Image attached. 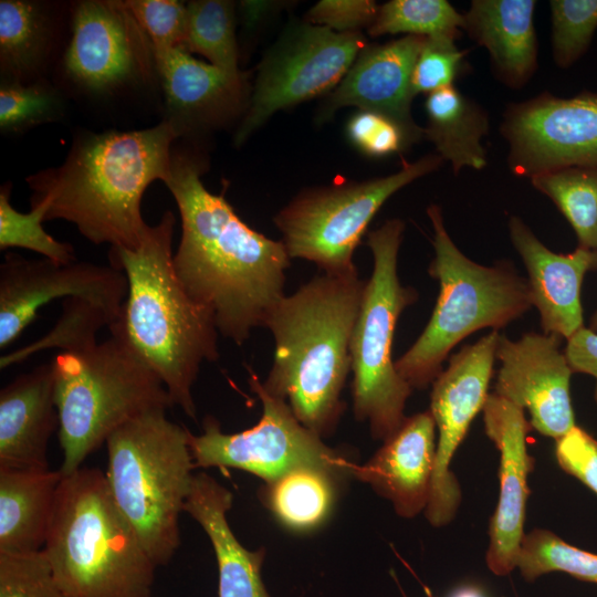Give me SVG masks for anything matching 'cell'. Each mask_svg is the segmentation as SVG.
I'll return each mask as SVG.
<instances>
[{
	"label": "cell",
	"mask_w": 597,
	"mask_h": 597,
	"mask_svg": "<svg viewBox=\"0 0 597 597\" xmlns=\"http://www.w3.org/2000/svg\"><path fill=\"white\" fill-rule=\"evenodd\" d=\"M509 233L525 265L543 333L569 339L584 327L580 289L585 274L597 271V250L578 245L568 254L555 253L516 216L510 217Z\"/></svg>",
	"instance_id": "cell-20"
},
{
	"label": "cell",
	"mask_w": 597,
	"mask_h": 597,
	"mask_svg": "<svg viewBox=\"0 0 597 597\" xmlns=\"http://www.w3.org/2000/svg\"><path fill=\"white\" fill-rule=\"evenodd\" d=\"M279 2L274 1H241L240 12L247 31H252L275 11Z\"/></svg>",
	"instance_id": "cell-45"
},
{
	"label": "cell",
	"mask_w": 597,
	"mask_h": 597,
	"mask_svg": "<svg viewBox=\"0 0 597 597\" xmlns=\"http://www.w3.org/2000/svg\"><path fill=\"white\" fill-rule=\"evenodd\" d=\"M124 4L148 35L155 60L181 46L187 29V4L176 0H126Z\"/></svg>",
	"instance_id": "cell-39"
},
{
	"label": "cell",
	"mask_w": 597,
	"mask_h": 597,
	"mask_svg": "<svg viewBox=\"0 0 597 597\" xmlns=\"http://www.w3.org/2000/svg\"><path fill=\"white\" fill-rule=\"evenodd\" d=\"M0 597H67L59 586L43 549L0 553Z\"/></svg>",
	"instance_id": "cell-38"
},
{
	"label": "cell",
	"mask_w": 597,
	"mask_h": 597,
	"mask_svg": "<svg viewBox=\"0 0 597 597\" xmlns=\"http://www.w3.org/2000/svg\"><path fill=\"white\" fill-rule=\"evenodd\" d=\"M62 478L60 470L0 467V553L43 549Z\"/></svg>",
	"instance_id": "cell-26"
},
{
	"label": "cell",
	"mask_w": 597,
	"mask_h": 597,
	"mask_svg": "<svg viewBox=\"0 0 597 597\" xmlns=\"http://www.w3.org/2000/svg\"><path fill=\"white\" fill-rule=\"evenodd\" d=\"M484 430L500 452L498 505L490 520L486 565L498 576L517 568L524 533L525 506L530 494L527 478L534 468L526 436L532 426L524 409L489 394L483 407Z\"/></svg>",
	"instance_id": "cell-18"
},
{
	"label": "cell",
	"mask_w": 597,
	"mask_h": 597,
	"mask_svg": "<svg viewBox=\"0 0 597 597\" xmlns=\"http://www.w3.org/2000/svg\"><path fill=\"white\" fill-rule=\"evenodd\" d=\"M468 597V596H467Z\"/></svg>",
	"instance_id": "cell-47"
},
{
	"label": "cell",
	"mask_w": 597,
	"mask_h": 597,
	"mask_svg": "<svg viewBox=\"0 0 597 597\" xmlns=\"http://www.w3.org/2000/svg\"><path fill=\"white\" fill-rule=\"evenodd\" d=\"M178 136L168 119L139 130L83 134L61 166L27 179L31 205L46 203L45 221L72 222L95 244L134 250L148 229L143 195L153 181L168 180Z\"/></svg>",
	"instance_id": "cell-2"
},
{
	"label": "cell",
	"mask_w": 597,
	"mask_h": 597,
	"mask_svg": "<svg viewBox=\"0 0 597 597\" xmlns=\"http://www.w3.org/2000/svg\"><path fill=\"white\" fill-rule=\"evenodd\" d=\"M436 449L431 412L406 417L366 463L356 464L354 478L389 500L398 515L415 517L429 501Z\"/></svg>",
	"instance_id": "cell-21"
},
{
	"label": "cell",
	"mask_w": 597,
	"mask_h": 597,
	"mask_svg": "<svg viewBox=\"0 0 597 597\" xmlns=\"http://www.w3.org/2000/svg\"><path fill=\"white\" fill-rule=\"evenodd\" d=\"M443 159L428 154L388 176L305 190L273 218L291 259L315 263L323 273L356 272L353 255L381 206L398 190L437 170Z\"/></svg>",
	"instance_id": "cell-10"
},
{
	"label": "cell",
	"mask_w": 597,
	"mask_h": 597,
	"mask_svg": "<svg viewBox=\"0 0 597 597\" xmlns=\"http://www.w3.org/2000/svg\"><path fill=\"white\" fill-rule=\"evenodd\" d=\"M405 223L394 218L368 232L374 258L350 341L353 409L367 421L374 439L385 440L406 419L405 407L412 388L398 374L392 342L400 314L418 300L398 276V253Z\"/></svg>",
	"instance_id": "cell-9"
},
{
	"label": "cell",
	"mask_w": 597,
	"mask_h": 597,
	"mask_svg": "<svg viewBox=\"0 0 597 597\" xmlns=\"http://www.w3.org/2000/svg\"><path fill=\"white\" fill-rule=\"evenodd\" d=\"M232 493L206 472L193 475L184 512L209 537L218 565V597H271L262 579L265 548L250 551L233 534L227 514Z\"/></svg>",
	"instance_id": "cell-24"
},
{
	"label": "cell",
	"mask_w": 597,
	"mask_h": 597,
	"mask_svg": "<svg viewBox=\"0 0 597 597\" xmlns=\"http://www.w3.org/2000/svg\"><path fill=\"white\" fill-rule=\"evenodd\" d=\"M427 214L434 249L428 273L438 281L439 294L427 326L395 362L412 389L432 384L450 352L465 337L483 328H503L532 307L526 279L511 262L485 266L472 261L447 232L441 208L431 205Z\"/></svg>",
	"instance_id": "cell-6"
},
{
	"label": "cell",
	"mask_w": 597,
	"mask_h": 597,
	"mask_svg": "<svg viewBox=\"0 0 597 597\" xmlns=\"http://www.w3.org/2000/svg\"><path fill=\"white\" fill-rule=\"evenodd\" d=\"M169 117L180 135L216 124L238 109L245 94L242 73L231 74L176 48L155 60Z\"/></svg>",
	"instance_id": "cell-23"
},
{
	"label": "cell",
	"mask_w": 597,
	"mask_h": 597,
	"mask_svg": "<svg viewBox=\"0 0 597 597\" xmlns=\"http://www.w3.org/2000/svg\"><path fill=\"white\" fill-rule=\"evenodd\" d=\"M202 167L190 154L171 157L165 185L181 219L174 269L190 297L212 313L219 334L242 345L285 296L291 258L283 241L243 222L223 192L206 189Z\"/></svg>",
	"instance_id": "cell-1"
},
{
	"label": "cell",
	"mask_w": 597,
	"mask_h": 597,
	"mask_svg": "<svg viewBox=\"0 0 597 597\" xmlns=\"http://www.w3.org/2000/svg\"><path fill=\"white\" fill-rule=\"evenodd\" d=\"M365 285L358 271L322 273L284 296L265 323L275 352L262 386L321 438L335 431L345 411L342 391Z\"/></svg>",
	"instance_id": "cell-4"
},
{
	"label": "cell",
	"mask_w": 597,
	"mask_h": 597,
	"mask_svg": "<svg viewBox=\"0 0 597 597\" xmlns=\"http://www.w3.org/2000/svg\"><path fill=\"white\" fill-rule=\"evenodd\" d=\"M51 363L62 475L83 467L85 459L128 420L172 406L158 375L117 336L81 353L60 352Z\"/></svg>",
	"instance_id": "cell-8"
},
{
	"label": "cell",
	"mask_w": 597,
	"mask_h": 597,
	"mask_svg": "<svg viewBox=\"0 0 597 597\" xmlns=\"http://www.w3.org/2000/svg\"><path fill=\"white\" fill-rule=\"evenodd\" d=\"M555 441V455L561 469L597 494V440L574 426Z\"/></svg>",
	"instance_id": "cell-42"
},
{
	"label": "cell",
	"mask_w": 597,
	"mask_h": 597,
	"mask_svg": "<svg viewBox=\"0 0 597 597\" xmlns=\"http://www.w3.org/2000/svg\"><path fill=\"white\" fill-rule=\"evenodd\" d=\"M463 14L446 0H391L379 7L368 28L371 36L406 35L460 36Z\"/></svg>",
	"instance_id": "cell-33"
},
{
	"label": "cell",
	"mask_w": 597,
	"mask_h": 597,
	"mask_svg": "<svg viewBox=\"0 0 597 597\" xmlns=\"http://www.w3.org/2000/svg\"><path fill=\"white\" fill-rule=\"evenodd\" d=\"M188 431L158 408L106 440L111 494L157 566L168 564L180 544L179 516L196 468Z\"/></svg>",
	"instance_id": "cell-7"
},
{
	"label": "cell",
	"mask_w": 597,
	"mask_h": 597,
	"mask_svg": "<svg viewBox=\"0 0 597 597\" xmlns=\"http://www.w3.org/2000/svg\"><path fill=\"white\" fill-rule=\"evenodd\" d=\"M517 568L527 582L552 572H563L577 579L597 584V554L570 545L543 528H535L524 535Z\"/></svg>",
	"instance_id": "cell-34"
},
{
	"label": "cell",
	"mask_w": 597,
	"mask_h": 597,
	"mask_svg": "<svg viewBox=\"0 0 597 597\" xmlns=\"http://www.w3.org/2000/svg\"><path fill=\"white\" fill-rule=\"evenodd\" d=\"M562 339L535 332L516 341L500 335L496 349L501 366L494 394L526 409L532 428L555 440L576 426L569 394L573 370Z\"/></svg>",
	"instance_id": "cell-17"
},
{
	"label": "cell",
	"mask_w": 597,
	"mask_h": 597,
	"mask_svg": "<svg viewBox=\"0 0 597 597\" xmlns=\"http://www.w3.org/2000/svg\"><path fill=\"white\" fill-rule=\"evenodd\" d=\"M346 133L350 143L368 156H387L410 146L399 125L369 111L355 113L346 125Z\"/></svg>",
	"instance_id": "cell-41"
},
{
	"label": "cell",
	"mask_w": 597,
	"mask_h": 597,
	"mask_svg": "<svg viewBox=\"0 0 597 597\" xmlns=\"http://www.w3.org/2000/svg\"><path fill=\"white\" fill-rule=\"evenodd\" d=\"M573 373L588 374L597 378V333L580 328L566 341L564 349Z\"/></svg>",
	"instance_id": "cell-44"
},
{
	"label": "cell",
	"mask_w": 597,
	"mask_h": 597,
	"mask_svg": "<svg viewBox=\"0 0 597 597\" xmlns=\"http://www.w3.org/2000/svg\"><path fill=\"white\" fill-rule=\"evenodd\" d=\"M366 46L360 32L301 24L259 67L252 97L234 135L240 146L273 114L332 91Z\"/></svg>",
	"instance_id": "cell-12"
},
{
	"label": "cell",
	"mask_w": 597,
	"mask_h": 597,
	"mask_svg": "<svg viewBox=\"0 0 597 597\" xmlns=\"http://www.w3.org/2000/svg\"><path fill=\"white\" fill-rule=\"evenodd\" d=\"M113 322V316L105 308L90 300L75 296L64 298L55 325L39 339L1 356L0 368L6 369L51 348L62 353L84 352L98 343V331L109 327Z\"/></svg>",
	"instance_id": "cell-31"
},
{
	"label": "cell",
	"mask_w": 597,
	"mask_h": 597,
	"mask_svg": "<svg viewBox=\"0 0 597 597\" xmlns=\"http://www.w3.org/2000/svg\"><path fill=\"white\" fill-rule=\"evenodd\" d=\"M379 7L373 0H322L306 13L308 23L339 33L370 27Z\"/></svg>",
	"instance_id": "cell-43"
},
{
	"label": "cell",
	"mask_w": 597,
	"mask_h": 597,
	"mask_svg": "<svg viewBox=\"0 0 597 597\" xmlns=\"http://www.w3.org/2000/svg\"><path fill=\"white\" fill-rule=\"evenodd\" d=\"M425 39L405 35L385 44L366 45L326 98L322 118L341 107L356 106L394 121L410 146L423 138V128L411 115V77Z\"/></svg>",
	"instance_id": "cell-19"
},
{
	"label": "cell",
	"mask_w": 597,
	"mask_h": 597,
	"mask_svg": "<svg viewBox=\"0 0 597 597\" xmlns=\"http://www.w3.org/2000/svg\"><path fill=\"white\" fill-rule=\"evenodd\" d=\"M552 50L558 67L567 69L588 50L597 30V0H551Z\"/></svg>",
	"instance_id": "cell-36"
},
{
	"label": "cell",
	"mask_w": 597,
	"mask_h": 597,
	"mask_svg": "<svg viewBox=\"0 0 597 597\" xmlns=\"http://www.w3.org/2000/svg\"><path fill=\"white\" fill-rule=\"evenodd\" d=\"M499 339V332L492 331L476 343L464 345L432 383L429 411L438 430V441L425 514L436 527L450 523L460 506L461 489L450 464L488 399Z\"/></svg>",
	"instance_id": "cell-14"
},
{
	"label": "cell",
	"mask_w": 597,
	"mask_h": 597,
	"mask_svg": "<svg viewBox=\"0 0 597 597\" xmlns=\"http://www.w3.org/2000/svg\"><path fill=\"white\" fill-rule=\"evenodd\" d=\"M31 207V211L27 213L19 212L10 203V186L1 188L0 249H28L60 264L76 261L74 249L70 243L57 241L43 229L48 205L39 202Z\"/></svg>",
	"instance_id": "cell-35"
},
{
	"label": "cell",
	"mask_w": 597,
	"mask_h": 597,
	"mask_svg": "<svg viewBox=\"0 0 597 597\" xmlns=\"http://www.w3.org/2000/svg\"><path fill=\"white\" fill-rule=\"evenodd\" d=\"M67 76L92 93H109L157 73L153 44L124 1L75 4L64 55Z\"/></svg>",
	"instance_id": "cell-15"
},
{
	"label": "cell",
	"mask_w": 597,
	"mask_h": 597,
	"mask_svg": "<svg viewBox=\"0 0 597 597\" xmlns=\"http://www.w3.org/2000/svg\"><path fill=\"white\" fill-rule=\"evenodd\" d=\"M588 328L597 333V310L594 312V314L590 317Z\"/></svg>",
	"instance_id": "cell-46"
},
{
	"label": "cell",
	"mask_w": 597,
	"mask_h": 597,
	"mask_svg": "<svg viewBox=\"0 0 597 597\" xmlns=\"http://www.w3.org/2000/svg\"><path fill=\"white\" fill-rule=\"evenodd\" d=\"M59 426L50 362L19 375L0 391V467L50 469L48 447Z\"/></svg>",
	"instance_id": "cell-22"
},
{
	"label": "cell",
	"mask_w": 597,
	"mask_h": 597,
	"mask_svg": "<svg viewBox=\"0 0 597 597\" xmlns=\"http://www.w3.org/2000/svg\"><path fill=\"white\" fill-rule=\"evenodd\" d=\"M127 294L125 274L111 265L7 254L0 264V348L12 344L55 298L83 297L105 308L116 320Z\"/></svg>",
	"instance_id": "cell-16"
},
{
	"label": "cell",
	"mask_w": 597,
	"mask_h": 597,
	"mask_svg": "<svg viewBox=\"0 0 597 597\" xmlns=\"http://www.w3.org/2000/svg\"><path fill=\"white\" fill-rule=\"evenodd\" d=\"M530 180L569 222L578 245L597 250V168L568 167Z\"/></svg>",
	"instance_id": "cell-30"
},
{
	"label": "cell",
	"mask_w": 597,
	"mask_h": 597,
	"mask_svg": "<svg viewBox=\"0 0 597 597\" xmlns=\"http://www.w3.org/2000/svg\"><path fill=\"white\" fill-rule=\"evenodd\" d=\"M534 0H473L463 14L468 35L486 49L495 76L512 88L524 86L537 69Z\"/></svg>",
	"instance_id": "cell-25"
},
{
	"label": "cell",
	"mask_w": 597,
	"mask_h": 597,
	"mask_svg": "<svg viewBox=\"0 0 597 597\" xmlns=\"http://www.w3.org/2000/svg\"><path fill=\"white\" fill-rule=\"evenodd\" d=\"M343 481L328 470L304 467L264 482L259 495L281 524L307 532L326 521Z\"/></svg>",
	"instance_id": "cell-28"
},
{
	"label": "cell",
	"mask_w": 597,
	"mask_h": 597,
	"mask_svg": "<svg viewBox=\"0 0 597 597\" xmlns=\"http://www.w3.org/2000/svg\"><path fill=\"white\" fill-rule=\"evenodd\" d=\"M234 4L224 0H196L187 3V29L180 49L197 53L210 64L240 74L234 31Z\"/></svg>",
	"instance_id": "cell-32"
},
{
	"label": "cell",
	"mask_w": 597,
	"mask_h": 597,
	"mask_svg": "<svg viewBox=\"0 0 597 597\" xmlns=\"http://www.w3.org/2000/svg\"><path fill=\"white\" fill-rule=\"evenodd\" d=\"M425 109L428 125L423 138L436 147V153L449 161L453 174L468 167L483 169L486 150L481 140L489 133L486 112L454 86L427 95Z\"/></svg>",
	"instance_id": "cell-27"
},
{
	"label": "cell",
	"mask_w": 597,
	"mask_h": 597,
	"mask_svg": "<svg viewBox=\"0 0 597 597\" xmlns=\"http://www.w3.org/2000/svg\"><path fill=\"white\" fill-rule=\"evenodd\" d=\"M249 384L262 404L260 420L250 429L226 433L212 416L202 421V432L188 431L196 468H232L270 482L292 470L315 467L345 480L354 476L356 463L339 449L303 426L289 405L269 394L251 368Z\"/></svg>",
	"instance_id": "cell-11"
},
{
	"label": "cell",
	"mask_w": 597,
	"mask_h": 597,
	"mask_svg": "<svg viewBox=\"0 0 597 597\" xmlns=\"http://www.w3.org/2000/svg\"><path fill=\"white\" fill-rule=\"evenodd\" d=\"M51 31L49 15L39 3L0 1V66L4 82L27 84L39 74Z\"/></svg>",
	"instance_id": "cell-29"
},
{
	"label": "cell",
	"mask_w": 597,
	"mask_h": 597,
	"mask_svg": "<svg viewBox=\"0 0 597 597\" xmlns=\"http://www.w3.org/2000/svg\"><path fill=\"white\" fill-rule=\"evenodd\" d=\"M507 164L520 177L568 167L597 168V92L568 98L544 92L511 103L500 126Z\"/></svg>",
	"instance_id": "cell-13"
},
{
	"label": "cell",
	"mask_w": 597,
	"mask_h": 597,
	"mask_svg": "<svg viewBox=\"0 0 597 597\" xmlns=\"http://www.w3.org/2000/svg\"><path fill=\"white\" fill-rule=\"evenodd\" d=\"M57 92L39 82H2L0 88V127L3 132H21L56 119L62 113Z\"/></svg>",
	"instance_id": "cell-37"
},
{
	"label": "cell",
	"mask_w": 597,
	"mask_h": 597,
	"mask_svg": "<svg viewBox=\"0 0 597 597\" xmlns=\"http://www.w3.org/2000/svg\"><path fill=\"white\" fill-rule=\"evenodd\" d=\"M175 223L166 211L136 249L111 248V266L125 274L127 294L108 328L158 375L172 406L196 419L192 386L201 364L219 359V332L212 313L190 297L176 275Z\"/></svg>",
	"instance_id": "cell-3"
},
{
	"label": "cell",
	"mask_w": 597,
	"mask_h": 597,
	"mask_svg": "<svg viewBox=\"0 0 597 597\" xmlns=\"http://www.w3.org/2000/svg\"><path fill=\"white\" fill-rule=\"evenodd\" d=\"M43 551L67 597L151 595L157 565L97 468L63 475Z\"/></svg>",
	"instance_id": "cell-5"
},
{
	"label": "cell",
	"mask_w": 597,
	"mask_h": 597,
	"mask_svg": "<svg viewBox=\"0 0 597 597\" xmlns=\"http://www.w3.org/2000/svg\"><path fill=\"white\" fill-rule=\"evenodd\" d=\"M467 51L455 45V39L440 35L426 38L417 57L411 87L415 96L453 86Z\"/></svg>",
	"instance_id": "cell-40"
}]
</instances>
